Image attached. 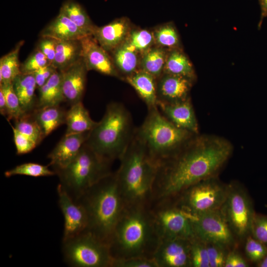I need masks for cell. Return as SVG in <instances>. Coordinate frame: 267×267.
<instances>
[{"instance_id": "48", "label": "cell", "mask_w": 267, "mask_h": 267, "mask_svg": "<svg viewBox=\"0 0 267 267\" xmlns=\"http://www.w3.org/2000/svg\"><path fill=\"white\" fill-rule=\"evenodd\" d=\"M0 112L1 115L7 118L8 112L6 105V99L4 93L0 89Z\"/></svg>"}, {"instance_id": "1", "label": "cell", "mask_w": 267, "mask_h": 267, "mask_svg": "<svg viewBox=\"0 0 267 267\" xmlns=\"http://www.w3.org/2000/svg\"><path fill=\"white\" fill-rule=\"evenodd\" d=\"M231 151L229 143L221 138L190 140L159 164L151 204L175 199L191 185L213 177Z\"/></svg>"}, {"instance_id": "12", "label": "cell", "mask_w": 267, "mask_h": 267, "mask_svg": "<svg viewBox=\"0 0 267 267\" xmlns=\"http://www.w3.org/2000/svg\"><path fill=\"white\" fill-rule=\"evenodd\" d=\"M190 216L195 237L227 249L235 246L236 237L220 210Z\"/></svg>"}, {"instance_id": "25", "label": "cell", "mask_w": 267, "mask_h": 267, "mask_svg": "<svg viewBox=\"0 0 267 267\" xmlns=\"http://www.w3.org/2000/svg\"><path fill=\"white\" fill-rule=\"evenodd\" d=\"M81 53L80 40H57L52 65L57 70L63 71L82 58Z\"/></svg>"}, {"instance_id": "22", "label": "cell", "mask_w": 267, "mask_h": 267, "mask_svg": "<svg viewBox=\"0 0 267 267\" xmlns=\"http://www.w3.org/2000/svg\"><path fill=\"white\" fill-rule=\"evenodd\" d=\"M124 78L135 89L148 109L157 106L156 79L153 76L138 69Z\"/></svg>"}, {"instance_id": "50", "label": "cell", "mask_w": 267, "mask_h": 267, "mask_svg": "<svg viewBox=\"0 0 267 267\" xmlns=\"http://www.w3.org/2000/svg\"><path fill=\"white\" fill-rule=\"evenodd\" d=\"M257 265L258 267H267V255Z\"/></svg>"}, {"instance_id": "11", "label": "cell", "mask_w": 267, "mask_h": 267, "mask_svg": "<svg viewBox=\"0 0 267 267\" xmlns=\"http://www.w3.org/2000/svg\"><path fill=\"white\" fill-rule=\"evenodd\" d=\"M236 237L242 239L251 234L255 214L252 201L240 186H227L225 200L220 209Z\"/></svg>"}, {"instance_id": "46", "label": "cell", "mask_w": 267, "mask_h": 267, "mask_svg": "<svg viewBox=\"0 0 267 267\" xmlns=\"http://www.w3.org/2000/svg\"><path fill=\"white\" fill-rule=\"evenodd\" d=\"M57 70L51 65L44 66L33 74L34 75L37 88L43 86Z\"/></svg>"}, {"instance_id": "47", "label": "cell", "mask_w": 267, "mask_h": 267, "mask_svg": "<svg viewBox=\"0 0 267 267\" xmlns=\"http://www.w3.org/2000/svg\"><path fill=\"white\" fill-rule=\"evenodd\" d=\"M247 262L237 252L231 251L228 253L224 267H247Z\"/></svg>"}, {"instance_id": "32", "label": "cell", "mask_w": 267, "mask_h": 267, "mask_svg": "<svg viewBox=\"0 0 267 267\" xmlns=\"http://www.w3.org/2000/svg\"><path fill=\"white\" fill-rule=\"evenodd\" d=\"M24 43L23 40L19 41L12 50L0 58V84L12 82L21 74L19 54Z\"/></svg>"}, {"instance_id": "27", "label": "cell", "mask_w": 267, "mask_h": 267, "mask_svg": "<svg viewBox=\"0 0 267 267\" xmlns=\"http://www.w3.org/2000/svg\"><path fill=\"white\" fill-rule=\"evenodd\" d=\"M39 90L37 108L60 105L62 102L65 101L62 89L61 74L58 70L39 88Z\"/></svg>"}, {"instance_id": "14", "label": "cell", "mask_w": 267, "mask_h": 267, "mask_svg": "<svg viewBox=\"0 0 267 267\" xmlns=\"http://www.w3.org/2000/svg\"><path fill=\"white\" fill-rule=\"evenodd\" d=\"M58 205L64 218L62 240L77 236L87 230L88 218L84 208L75 201L58 184Z\"/></svg>"}, {"instance_id": "26", "label": "cell", "mask_w": 267, "mask_h": 267, "mask_svg": "<svg viewBox=\"0 0 267 267\" xmlns=\"http://www.w3.org/2000/svg\"><path fill=\"white\" fill-rule=\"evenodd\" d=\"M163 73L196 79L193 65L182 48L168 50Z\"/></svg>"}, {"instance_id": "37", "label": "cell", "mask_w": 267, "mask_h": 267, "mask_svg": "<svg viewBox=\"0 0 267 267\" xmlns=\"http://www.w3.org/2000/svg\"><path fill=\"white\" fill-rule=\"evenodd\" d=\"M0 89L3 91L6 102L8 121L14 120L23 116V111L19 99L14 89L12 82L0 84Z\"/></svg>"}, {"instance_id": "2", "label": "cell", "mask_w": 267, "mask_h": 267, "mask_svg": "<svg viewBox=\"0 0 267 267\" xmlns=\"http://www.w3.org/2000/svg\"><path fill=\"white\" fill-rule=\"evenodd\" d=\"M159 241L150 205L126 206L109 246L113 260L153 258Z\"/></svg>"}, {"instance_id": "4", "label": "cell", "mask_w": 267, "mask_h": 267, "mask_svg": "<svg viewBox=\"0 0 267 267\" xmlns=\"http://www.w3.org/2000/svg\"><path fill=\"white\" fill-rule=\"evenodd\" d=\"M116 172L126 206L151 205L158 164L134 134Z\"/></svg>"}, {"instance_id": "38", "label": "cell", "mask_w": 267, "mask_h": 267, "mask_svg": "<svg viewBox=\"0 0 267 267\" xmlns=\"http://www.w3.org/2000/svg\"><path fill=\"white\" fill-rule=\"evenodd\" d=\"M190 261L192 267H210L206 244L196 237L190 240Z\"/></svg>"}, {"instance_id": "33", "label": "cell", "mask_w": 267, "mask_h": 267, "mask_svg": "<svg viewBox=\"0 0 267 267\" xmlns=\"http://www.w3.org/2000/svg\"><path fill=\"white\" fill-rule=\"evenodd\" d=\"M153 33L155 45L167 50L181 48L178 33L172 23L158 27Z\"/></svg>"}, {"instance_id": "9", "label": "cell", "mask_w": 267, "mask_h": 267, "mask_svg": "<svg viewBox=\"0 0 267 267\" xmlns=\"http://www.w3.org/2000/svg\"><path fill=\"white\" fill-rule=\"evenodd\" d=\"M227 192V186L213 177L191 185L173 200L191 216L220 210Z\"/></svg>"}, {"instance_id": "45", "label": "cell", "mask_w": 267, "mask_h": 267, "mask_svg": "<svg viewBox=\"0 0 267 267\" xmlns=\"http://www.w3.org/2000/svg\"><path fill=\"white\" fill-rule=\"evenodd\" d=\"M57 40L49 37H41L37 48L40 50L47 58L52 65L54 59Z\"/></svg>"}, {"instance_id": "29", "label": "cell", "mask_w": 267, "mask_h": 267, "mask_svg": "<svg viewBox=\"0 0 267 267\" xmlns=\"http://www.w3.org/2000/svg\"><path fill=\"white\" fill-rule=\"evenodd\" d=\"M168 50L154 45L140 57L139 69L153 76L156 80L163 73Z\"/></svg>"}, {"instance_id": "6", "label": "cell", "mask_w": 267, "mask_h": 267, "mask_svg": "<svg viewBox=\"0 0 267 267\" xmlns=\"http://www.w3.org/2000/svg\"><path fill=\"white\" fill-rule=\"evenodd\" d=\"M193 134L170 122L158 106L148 109L144 121L134 132L158 165L179 150L191 140Z\"/></svg>"}, {"instance_id": "49", "label": "cell", "mask_w": 267, "mask_h": 267, "mask_svg": "<svg viewBox=\"0 0 267 267\" xmlns=\"http://www.w3.org/2000/svg\"><path fill=\"white\" fill-rule=\"evenodd\" d=\"M259 3L261 8V18L259 27H260L263 19L267 17V0H259Z\"/></svg>"}, {"instance_id": "16", "label": "cell", "mask_w": 267, "mask_h": 267, "mask_svg": "<svg viewBox=\"0 0 267 267\" xmlns=\"http://www.w3.org/2000/svg\"><path fill=\"white\" fill-rule=\"evenodd\" d=\"M193 82L186 77L163 73L156 80L158 103H171L188 98Z\"/></svg>"}, {"instance_id": "24", "label": "cell", "mask_w": 267, "mask_h": 267, "mask_svg": "<svg viewBox=\"0 0 267 267\" xmlns=\"http://www.w3.org/2000/svg\"><path fill=\"white\" fill-rule=\"evenodd\" d=\"M12 83L23 111L25 113L33 112L37 108V103L35 94L37 87L34 74L21 73Z\"/></svg>"}, {"instance_id": "34", "label": "cell", "mask_w": 267, "mask_h": 267, "mask_svg": "<svg viewBox=\"0 0 267 267\" xmlns=\"http://www.w3.org/2000/svg\"><path fill=\"white\" fill-rule=\"evenodd\" d=\"M124 43L141 55L155 45L153 33L146 29H132Z\"/></svg>"}, {"instance_id": "3", "label": "cell", "mask_w": 267, "mask_h": 267, "mask_svg": "<svg viewBox=\"0 0 267 267\" xmlns=\"http://www.w3.org/2000/svg\"><path fill=\"white\" fill-rule=\"evenodd\" d=\"M76 202L82 205L87 212V231L109 245L116 224L126 206L116 173L95 183Z\"/></svg>"}, {"instance_id": "15", "label": "cell", "mask_w": 267, "mask_h": 267, "mask_svg": "<svg viewBox=\"0 0 267 267\" xmlns=\"http://www.w3.org/2000/svg\"><path fill=\"white\" fill-rule=\"evenodd\" d=\"M81 56L88 71L94 70L102 74L119 77L112 57L92 36H88L80 40Z\"/></svg>"}, {"instance_id": "42", "label": "cell", "mask_w": 267, "mask_h": 267, "mask_svg": "<svg viewBox=\"0 0 267 267\" xmlns=\"http://www.w3.org/2000/svg\"><path fill=\"white\" fill-rule=\"evenodd\" d=\"M210 267H224L228 249L220 245L205 243Z\"/></svg>"}, {"instance_id": "20", "label": "cell", "mask_w": 267, "mask_h": 267, "mask_svg": "<svg viewBox=\"0 0 267 267\" xmlns=\"http://www.w3.org/2000/svg\"><path fill=\"white\" fill-rule=\"evenodd\" d=\"M163 115L179 128L192 134L198 132V124L189 98L171 103H158Z\"/></svg>"}, {"instance_id": "31", "label": "cell", "mask_w": 267, "mask_h": 267, "mask_svg": "<svg viewBox=\"0 0 267 267\" xmlns=\"http://www.w3.org/2000/svg\"><path fill=\"white\" fill-rule=\"evenodd\" d=\"M59 12L66 16L87 35H92L95 27L84 7L74 0H66Z\"/></svg>"}, {"instance_id": "40", "label": "cell", "mask_w": 267, "mask_h": 267, "mask_svg": "<svg viewBox=\"0 0 267 267\" xmlns=\"http://www.w3.org/2000/svg\"><path fill=\"white\" fill-rule=\"evenodd\" d=\"M245 251L248 258L257 264L267 255V246L250 234L246 237Z\"/></svg>"}, {"instance_id": "36", "label": "cell", "mask_w": 267, "mask_h": 267, "mask_svg": "<svg viewBox=\"0 0 267 267\" xmlns=\"http://www.w3.org/2000/svg\"><path fill=\"white\" fill-rule=\"evenodd\" d=\"M6 178L16 175H23L35 178L49 177L56 175L53 170L45 166L36 163H25L15 166L5 171L4 173Z\"/></svg>"}, {"instance_id": "21", "label": "cell", "mask_w": 267, "mask_h": 267, "mask_svg": "<svg viewBox=\"0 0 267 267\" xmlns=\"http://www.w3.org/2000/svg\"><path fill=\"white\" fill-rule=\"evenodd\" d=\"M40 37H49L58 41L80 40L88 36L70 19L61 12L41 32Z\"/></svg>"}, {"instance_id": "5", "label": "cell", "mask_w": 267, "mask_h": 267, "mask_svg": "<svg viewBox=\"0 0 267 267\" xmlns=\"http://www.w3.org/2000/svg\"><path fill=\"white\" fill-rule=\"evenodd\" d=\"M134 132L128 110L120 103L112 102L89 132L85 143L100 157L112 162L123 156Z\"/></svg>"}, {"instance_id": "41", "label": "cell", "mask_w": 267, "mask_h": 267, "mask_svg": "<svg viewBox=\"0 0 267 267\" xmlns=\"http://www.w3.org/2000/svg\"><path fill=\"white\" fill-rule=\"evenodd\" d=\"M250 234L267 246V216L255 213L252 223Z\"/></svg>"}, {"instance_id": "8", "label": "cell", "mask_w": 267, "mask_h": 267, "mask_svg": "<svg viewBox=\"0 0 267 267\" xmlns=\"http://www.w3.org/2000/svg\"><path fill=\"white\" fill-rule=\"evenodd\" d=\"M62 253L74 267H112L113 261L109 245L88 231L62 240Z\"/></svg>"}, {"instance_id": "39", "label": "cell", "mask_w": 267, "mask_h": 267, "mask_svg": "<svg viewBox=\"0 0 267 267\" xmlns=\"http://www.w3.org/2000/svg\"><path fill=\"white\" fill-rule=\"evenodd\" d=\"M49 64H51L46 57L36 48L24 62L21 64L20 70L22 74H32Z\"/></svg>"}, {"instance_id": "13", "label": "cell", "mask_w": 267, "mask_h": 267, "mask_svg": "<svg viewBox=\"0 0 267 267\" xmlns=\"http://www.w3.org/2000/svg\"><path fill=\"white\" fill-rule=\"evenodd\" d=\"M190 240L178 237L160 239L153 255L157 267H191Z\"/></svg>"}, {"instance_id": "30", "label": "cell", "mask_w": 267, "mask_h": 267, "mask_svg": "<svg viewBox=\"0 0 267 267\" xmlns=\"http://www.w3.org/2000/svg\"><path fill=\"white\" fill-rule=\"evenodd\" d=\"M111 52L115 66L119 73L122 74L125 77L139 69L140 55L125 43L122 44Z\"/></svg>"}, {"instance_id": "44", "label": "cell", "mask_w": 267, "mask_h": 267, "mask_svg": "<svg viewBox=\"0 0 267 267\" xmlns=\"http://www.w3.org/2000/svg\"><path fill=\"white\" fill-rule=\"evenodd\" d=\"M112 267H158L152 258L135 257L113 261Z\"/></svg>"}, {"instance_id": "28", "label": "cell", "mask_w": 267, "mask_h": 267, "mask_svg": "<svg viewBox=\"0 0 267 267\" xmlns=\"http://www.w3.org/2000/svg\"><path fill=\"white\" fill-rule=\"evenodd\" d=\"M66 111L60 105L36 108L34 116L41 127L44 137L60 125L65 124Z\"/></svg>"}, {"instance_id": "17", "label": "cell", "mask_w": 267, "mask_h": 267, "mask_svg": "<svg viewBox=\"0 0 267 267\" xmlns=\"http://www.w3.org/2000/svg\"><path fill=\"white\" fill-rule=\"evenodd\" d=\"M89 132L65 134L48 155L49 166L52 170L66 167L76 158L86 141Z\"/></svg>"}, {"instance_id": "7", "label": "cell", "mask_w": 267, "mask_h": 267, "mask_svg": "<svg viewBox=\"0 0 267 267\" xmlns=\"http://www.w3.org/2000/svg\"><path fill=\"white\" fill-rule=\"evenodd\" d=\"M111 163L85 143L70 164L54 172L59 178V184L76 201L93 185L112 173Z\"/></svg>"}, {"instance_id": "18", "label": "cell", "mask_w": 267, "mask_h": 267, "mask_svg": "<svg viewBox=\"0 0 267 267\" xmlns=\"http://www.w3.org/2000/svg\"><path fill=\"white\" fill-rule=\"evenodd\" d=\"M88 70L82 58L67 68L61 74L63 95L70 105L82 101L86 83Z\"/></svg>"}, {"instance_id": "23", "label": "cell", "mask_w": 267, "mask_h": 267, "mask_svg": "<svg viewBox=\"0 0 267 267\" xmlns=\"http://www.w3.org/2000/svg\"><path fill=\"white\" fill-rule=\"evenodd\" d=\"M90 117L82 101L71 105L66 111L65 134H81L90 132L97 124Z\"/></svg>"}, {"instance_id": "43", "label": "cell", "mask_w": 267, "mask_h": 267, "mask_svg": "<svg viewBox=\"0 0 267 267\" xmlns=\"http://www.w3.org/2000/svg\"><path fill=\"white\" fill-rule=\"evenodd\" d=\"M12 129L14 143L18 155L28 153L33 150L37 144L32 140L19 132L9 122Z\"/></svg>"}, {"instance_id": "35", "label": "cell", "mask_w": 267, "mask_h": 267, "mask_svg": "<svg viewBox=\"0 0 267 267\" xmlns=\"http://www.w3.org/2000/svg\"><path fill=\"white\" fill-rule=\"evenodd\" d=\"M14 121V127L37 145L44 138L43 131L34 116L33 111L25 113Z\"/></svg>"}, {"instance_id": "10", "label": "cell", "mask_w": 267, "mask_h": 267, "mask_svg": "<svg viewBox=\"0 0 267 267\" xmlns=\"http://www.w3.org/2000/svg\"><path fill=\"white\" fill-rule=\"evenodd\" d=\"M160 239L178 237L191 240L195 237L190 215L173 200L150 205Z\"/></svg>"}, {"instance_id": "19", "label": "cell", "mask_w": 267, "mask_h": 267, "mask_svg": "<svg viewBox=\"0 0 267 267\" xmlns=\"http://www.w3.org/2000/svg\"><path fill=\"white\" fill-rule=\"evenodd\" d=\"M132 30L127 18L117 19L101 27L95 26L92 36L107 52H112L125 41Z\"/></svg>"}]
</instances>
